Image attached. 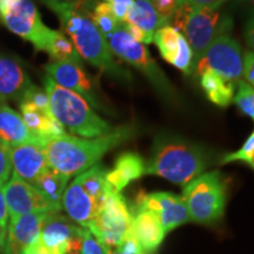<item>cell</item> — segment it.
Returning a JSON list of instances; mask_svg holds the SVG:
<instances>
[{
  "label": "cell",
  "mask_w": 254,
  "mask_h": 254,
  "mask_svg": "<svg viewBox=\"0 0 254 254\" xmlns=\"http://www.w3.org/2000/svg\"><path fill=\"white\" fill-rule=\"evenodd\" d=\"M132 135L133 127L124 125L98 138L82 139L65 133L39 138V141L45 151L49 166L71 178L90 170L107 152L128 140Z\"/></svg>",
  "instance_id": "6da1fadb"
},
{
  "label": "cell",
  "mask_w": 254,
  "mask_h": 254,
  "mask_svg": "<svg viewBox=\"0 0 254 254\" xmlns=\"http://www.w3.org/2000/svg\"><path fill=\"white\" fill-rule=\"evenodd\" d=\"M207 165L208 155L200 146L179 136L163 134L155 139L145 174L186 186L201 176Z\"/></svg>",
  "instance_id": "7a4b0ae2"
},
{
  "label": "cell",
  "mask_w": 254,
  "mask_h": 254,
  "mask_svg": "<svg viewBox=\"0 0 254 254\" xmlns=\"http://www.w3.org/2000/svg\"><path fill=\"white\" fill-rule=\"evenodd\" d=\"M44 90L49 95L51 112L72 134L92 139L107 134L114 128L92 110L81 95L60 86L49 75L44 78Z\"/></svg>",
  "instance_id": "3957f363"
},
{
  "label": "cell",
  "mask_w": 254,
  "mask_h": 254,
  "mask_svg": "<svg viewBox=\"0 0 254 254\" xmlns=\"http://www.w3.org/2000/svg\"><path fill=\"white\" fill-rule=\"evenodd\" d=\"M58 18L64 32L68 34L69 40L81 59L111 77L123 81L131 80L129 73L114 60L105 37L84 11L78 9L68 12Z\"/></svg>",
  "instance_id": "277c9868"
},
{
  "label": "cell",
  "mask_w": 254,
  "mask_h": 254,
  "mask_svg": "<svg viewBox=\"0 0 254 254\" xmlns=\"http://www.w3.org/2000/svg\"><path fill=\"white\" fill-rule=\"evenodd\" d=\"M170 25L185 36L193 51V68L217 38L231 34L233 19L220 8L193 7L182 0Z\"/></svg>",
  "instance_id": "5b68a950"
},
{
  "label": "cell",
  "mask_w": 254,
  "mask_h": 254,
  "mask_svg": "<svg viewBox=\"0 0 254 254\" xmlns=\"http://www.w3.org/2000/svg\"><path fill=\"white\" fill-rule=\"evenodd\" d=\"M190 220L198 224H213L224 215L226 207V186L218 171L202 173L184 189Z\"/></svg>",
  "instance_id": "8992f818"
},
{
  "label": "cell",
  "mask_w": 254,
  "mask_h": 254,
  "mask_svg": "<svg viewBox=\"0 0 254 254\" xmlns=\"http://www.w3.org/2000/svg\"><path fill=\"white\" fill-rule=\"evenodd\" d=\"M106 41L113 56L118 57L124 62L132 65L138 71H140L163 97L167 99H173L174 94H176L174 88L166 75L164 74V72L161 71V68L151 57L150 51L142 44L133 40L123 24H120L106 38Z\"/></svg>",
  "instance_id": "52a82bcc"
},
{
  "label": "cell",
  "mask_w": 254,
  "mask_h": 254,
  "mask_svg": "<svg viewBox=\"0 0 254 254\" xmlns=\"http://www.w3.org/2000/svg\"><path fill=\"white\" fill-rule=\"evenodd\" d=\"M132 213L122 193L109 190L106 199L87 230L109 250L117 249L131 231Z\"/></svg>",
  "instance_id": "ba28073f"
},
{
  "label": "cell",
  "mask_w": 254,
  "mask_h": 254,
  "mask_svg": "<svg viewBox=\"0 0 254 254\" xmlns=\"http://www.w3.org/2000/svg\"><path fill=\"white\" fill-rule=\"evenodd\" d=\"M0 21L12 33L30 41L37 51L50 30L31 0H0Z\"/></svg>",
  "instance_id": "9c48e42d"
},
{
  "label": "cell",
  "mask_w": 254,
  "mask_h": 254,
  "mask_svg": "<svg viewBox=\"0 0 254 254\" xmlns=\"http://www.w3.org/2000/svg\"><path fill=\"white\" fill-rule=\"evenodd\" d=\"M205 71H212L238 84L243 77V53L237 39L231 34L217 38L193 68L198 77Z\"/></svg>",
  "instance_id": "30bf717a"
},
{
  "label": "cell",
  "mask_w": 254,
  "mask_h": 254,
  "mask_svg": "<svg viewBox=\"0 0 254 254\" xmlns=\"http://www.w3.org/2000/svg\"><path fill=\"white\" fill-rule=\"evenodd\" d=\"M82 232L84 227L55 212L47 217L38 240L55 254H80Z\"/></svg>",
  "instance_id": "8fae6325"
},
{
  "label": "cell",
  "mask_w": 254,
  "mask_h": 254,
  "mask_svg": "<svg viewBox=\"0 0 254 254\" xmlns=\"http://www.w3.org/2000/svg\"><path fill=\"white\" fill-rule=\"evenodd\" d=\"M8 215L17 217L28 213H53L56 208L31 184L13 172L11 179L2 187ZM58 213V212H57Z\"/></svg>",
  "instance_id": "7c38bea8"
},
{
  "label": "cell",
  "mask_w": 254,
  "mask_h": 254,
  "mask_svg": "<svg viewBox=\"0 0 254 254\" xmlns=\"http://www.w3.org/2000/svg\"><path fill=\"white\" fill-rule=\"evenodd\" d=\"M135 206H140L153 212L166 232L190 221V215L183 196L174 193L154 192L142 194L136 200Z\"/></svg>",
  "instance_id": "4fadbf2b"
},
{
  "label": "cell",
  "mask_w": 254,
  "mask_h": 254,
  "mask_svg": "<svg viewBox=\"0 0 254 254\" xmlns=\"http://www.w3.org/2000/svg\"><path fill=\"white\" fill-rule=\"evenodd\" d=\"M153 41L164 60L186 75L193 73V51L182 32L172 25H165L155 32Z\"/></svg>",
  "instance_id": "5bb4252c"
},
{
  "label": "cell",
  "mask_w": 254,
  "mask_h": 254,
  "mask_svg": "<svg viewBox=\"0 0 254 254\" xmlns=\"http://www.w3.org/2000/svg\"><path fill=\"white\" fill-rule=\"evenodd\" d=\"M45 71L60 86L81 95L88 104L101 109L93 87L92 79L84 71L82 65L71 62H52L45 66Z\"/></svg>",
  "instance_id": "9a60e30c"
},
{
  "label": "cell",
  "mask_w": 254,
  "mask_h": 254,
  "mask_svg": "<svg viewBox=\"0 0 254 254\" xmlns=\"http://www.w3.org/2000/svg\"><path fill=\"white\" fill-rule=\"evenodd\" d=\"M104 202L92 195L77 177L64 192L62 206L73 221L87 228L100 212Z\"/></svg>",
  "instance_id": "2e32d148"
},
{
  "label": "cell",
  "mask_w": 254,
  "mask_h": 254,
  "mask_svg": "<svg viewBox=\"0 0 254 254\" xmlns=\"http://www.w3.org/2000/svg\"><path fill=\"white\" fill-rule=\"evenodd\" d=\"M49 215L50 213H28L11 217L7 243L5 245L6 252L8 254H23L28 246L39 239Z\"/></svg>",
  "instance_id": "e0dca14e"
},
{
  "label": "cell",
  "mask_w": 254,
  "mask_h": 254,
  "mask_svg": "<svg viewBox=\"0 0 254 254\" xmlns=\"http://www.w3.org/2000/svg\"><path fill=\"white\" fill-rule=\"evenodd\" d=\"M8 147L14 173L28 184L50 167L39 139Z\"/></svg>",
  "instance_id": "ac0fdd59"
},
{
  "label": "cell",
  "mask_w": 254,
  "mask_h": 254,
  "mask_svg": "<svg viewBox=\"0 0 254 254\" xmlns=\"http://www.w3.org/2000/svg\"><path fill=\"white\" fill-rule=\"evenodd\" d=\"M131 232L142 250L153 253L161 245L167 232L161 225L159 218L150 209L140 206H133L131 209Z\"/></svg>",
  "instance_id": "d6986e66"
},
{
  "label": "cell",
  "mask_w": 254,
  "mask_h": 254,
  "mask_svg": "<svg viewBox=\"0 0 254 254\" xmlns=\"http://www.w3.org/2000/svg\"><path fill=\"white\" fill-rule=\"evenodd\" d=\"M146 163L134 152H125L117 158L113 170L106 172V184L111 192L122 193L131 182L145 174Z\"/></svg>",
  "instance_id": "ffe728a7"
},
{
  "label": "cell",
  "mask_w": 254,
  "mask_h": 254,
  "mask_svg": "<svg viewBox=\"0 0 254 254\" xmlns=\"http://www.w3.org/2000/svg\"><path fill=\"white\" fill-rule=\"evenodd\" d=\"M32 85L20 64L0 56V100H21Z\"/></svg>",
  "instance_id": "44dd1931"
},
{
  "label": "cell",
  "mask_w": 254,
  "mask_h": 254,
  "mask_svg": "<svg viewBox=\"0 0 254 254\" xmlns=\"http://www.w3.org/2000/svg\"><path fill=\"white\" fill-rule=\"evenodd\" d=\"M39 136L30 131L21 114L5 104H0V141L7 146L36 141Z\"/></svg>",
  "instance_id": "7402d4cb"
},
{
  "label": "cell",
  "mask_w": 254,
  "mask_h": 254,
  "mask_svg": "<svg viewBox=\"0 0 254 254\" xmlns=\"http://www.w3.org/2000/svg\"><path fill=\"white\" fill-rule=\"evenodd\" d=\"M19 106L26 126L39 138H50L66 133L65 128L55 118L51 111L38 109L34 105L28 103H20Z\"/></svg>",
  "instance_id": "603a6c76"
},
{
  "label": "cell",
  "mask_w": 254,
  "mask_h": 254,
  "mask_svg": "<svg viewBox=\"0 0 254 254\" xmlns=\"http://www.w3.org/2000/svg\"><path fill=\"white\" fill-rule=\"evenodd\" d=\"M68 180V177L49 167L40 176H38L31 185L49 200L57 212H59L63 208L62 200L64 192L67 189Z\"/></svg>",
  "instance_id": "cb8c5ba5"
},
{
  "label": "cell",
  "mask_w": 254,
  "mask_h": 254,
  "mask_svg": "<svg viewBox=\"0 0 254 254\" xmlns=\"http://www.w3.org/2000/svg\"><path fill=\"white\" fill-rule=\"evenodd\" d=\"M124 23L139 27L152 39L159 28L167 25L155 11L151 0H134Z\"/></svg>",
  "instance_id": "d4e9b609"
},
{
  "label": "cell",
  "mask_w": 254,
  "mask_h": 254,
  "mask_svg": "<svg viewBox=\"0 0 254 254\" xmlns=\"http://www.w3.org/2000/svg\"><path fill=\"white\" fill-rule=\"evenodd\" d=\"M199 77L200 85L209 101L220 107H227L233 101L236 82L227 80L212 71L202 72Z\"/></svg>",
  "instance_id": "484cf974"
},
{
  "label": "cell",
  "mask_w": 254,
  "mask_h": 254,
  "mask_svg": "<svg viewBox=\"0 0 254 254\" xmlns=\"http://www.w3.org/2000/svg\"><path fill=\"white\" fill-rule=\"evenodd\" d=\"M40 51L49 53L53 62H71L82 65V59L73 46L72 41L60 31L50 28L41 44Z\"/></svg>",
  "instance_id": "4316f807"
},
{
  "label": "cell",
  "mask_w": 254,
  "mask_h": 254,
  "mask_svg": "<svg viewBox=\"0 0 254 254\" xmlns=\"http://www.w3.org/2000/svg\"><path fill=\"white\" fill-rule=\"evenodd\" d=\"M233 101L241 112L254 122V88L245 80L238 81V92Z\"/></svg>",
  "instance_id": "83f0119b"
},
{
  "label": "cell",
  "mask_w": 254,
  "mask_h": 254,
  "mask_svg": "<svg viewBox=\"0 0 254 254\" xmlns=\"http://www.w3.org/2000/svg\"><path fill=\"white\" fill-rule=\"evenodd\" d=\"M47 7L58 15L85 8L94 0H41Z\"/></svg>",
  "instance_id": "f1b7e54d"
},
{
  "label": "cell",
  "mask_w": 254,
  "mask_h": 254,
  "mask_svg": "<svg viewBox=\"0 0 254 254\" xmlns=\"http://www.w3.org/2000/svg\"><path fill=\"white\" fill-rule=\"evenodd\" d=\"M20 103H28L34 105L38 109L51 111L49 95H47L46 91L44 90V88L38 87L33 84H32L31 86L27 88L26 92H25L21 100L19 101V104Z\"/></svg>",
  "instance_id": "f546056e"
},
{
  "label": "cell",
  "mask_w": 254,
  "mask_h": 254,
  "mask_svg": "<svg viewBox=\"0 0 254 254\" xmlns=\"http://www.w3.org/2000/svg\"><path fill=\"white\" fill-rule=\"evenodd\" d=\"M80 254H109V249L103 245L87 228L84 227Z\"/></svg>",
  "instance_id": "4dcf8cb0"
},
{
  "label": "cell",
  "mask_w": 254,
  "mask_h": 254,
  "mask_svg": "<svg viewBox=\"0 0 254 254\" xmlns=\"http://www.w3.org/2000/svg\"><path fill=\"white\" fill-rule=\"evenodd\" d=\"M109 254H152L142 250L132 232L129 231L117 249L109 250Z\"/></svg>",
  "instance_id": "1f68e13d"
},
{
  "label": "cell",
  "mask_w": 254,
  "mask_h": 254,
  "mask_svg": "<svg viewBox=\"0 0 254 254\" xmlns=\"http://www.w3.org/2000/svg\"><path fill=\"white\" fill-rule=\"evenodd\" d=\"M151 2L160 18L165 21V24L168 25L172 20L182 0H151Z\"/></svg>",
  "instance_id": "d6a6232c"
},
{
  "label": "cell",
  "mask_w": 254,
  "mask_h": 254,
  "mask_svg": "<svg viewBox=\"0 0 254 254\" xmlns=\"http://www.w3.org/2000/svg\"><path fill=\"white\" fill-rule=\"evenodd\" d=\"M12 168L13 167H12L9 147L0 141V189H2L9 180Z\"/></svg>",
  "instance_id": "836d02e7"
},
{
  "label": "cell",
  "mask_w": 254,
  "mask_h": 254,
  "mask_svg": "<svg viewBox=\"0 0 254 254\" xmlns=\"http://www.w3.org/2000/svg\"><path fill=\"white\" fill-rule=\"evenodd\" d=\"M254 148V131L252 132L247 140L245 141V144L241 146L240 150H238L236 152H232V153H227L222 157L221 164H228V163H233V161H243L245 160V158L250 154V152Z\"/></svg>",
  "instance_id": "e575fe53"
},
{
  "label": "cell",
  "mask_w": 254,
  "mask_h": 254,
  "mask_svg": "<svg viewBox=\"0 0 254 254\" xmlns=\"http://www.w3.org/2000/svg\"><path fill=\"white\" fill-rule=\"evenodd\" d=\"M101 1H105L110 6L111 11H112L117 20L123 24L134 0H101Z\"/></svg>",
  "instance_id": "d590c367"
},
{
  "label": "cell",
  "mask_w": 254,
  "mask_h": 254,
  "mask_svg": "<svg viewBox=\"0 0 254 254\" xmlns=\"http://www.w3.org/2000/svg\"><path fill=\"white\" fill-rule=\"evenodd\" d=\"M243 75L247 84L254 88V52H246L243 57Z\"/></svg>",
  "instance_id": "8d00e7d4"
},
{
  "label": "cell",
  "mask_w": 254,
  "mask_h": 254,
  "mask_svg": "<svg viewBox=\"0 0 254 254\" xmlns=\"http://www.w3.org/2000/svg\"><path fill=\"white\" fill-rule=\"evenodd\" d=\"M187 4L193 7H205V8H220L230 0H184Z\"/></svg>",
  "instance_id": "74e56055"
},
{
  "label": "cell",
  "mask_w": 254,
  "mask_h": 254,
  "mask_svg": "<svg viewBox=\"0 0 254 254\" xmlns=\"http://www.w3.org/2000/svg\"><path fill=\"white\" fill-rule=\"evenodd\" d=\"M244 38H245L246 44L254 51V13H252L244 30Z\"/></svg>",
  "instance_id": "f35d334b"
},
{
  "label": "cell",
  "mask_w": 254,
  "mask_h": 254,
  "mask_svg": "<svg viewBox=\"0 0 254 254\" xmlns=\"http://www.w3.org/2000/svg\"><path fill=\"white\" fill-rule=\"evenodd\" d=\"M7 220H8L7 205H6V200L4 196V192H2V189H0V227L5 231H6V227H7Z\"/></svg>",
  "instance_id": "ab89813d"
},
{
  "label": "cell",
  "mask_w": 254,
  "mask_h": 254,
  "mask_svg": "<svg viewBox=\"0 0 254 254\" xmlns=\"http://www.w3.org/2000/svg\"><path fill=\"white\" fill-rule=\"evenodd\" d=\"M23 254H55L52 251L46 249L45 246H43L39 243V240H37L36 243L32 244L31 246H28L26 250L24 251Z\"/></svg>",
  "instance_id": "60d3db41"
},
{
  "label": "cell",
  "mask_w": 254,
  "mask_h": 254,
  "mask_svg": "<svg viewBox=\"0 0 254 254\" xmlns=\"http://www.w3.org/2000/svg\"><path fill=\"white\" fill-rule=\"evenodd\" d=\"M244 163H246L251 168H253V170H254V148L250 152V154L245 158Z\"/></svg>",
  "instance_id": "b9f144b4"
},
{
  "label": "cell",
  "mask_w": 254,
  "mask_h": 254,
  "mask_svg": "<svg viewBox=\"0 0 254 254\" xmlns=\"http://www.w3.org/2000/svg\"><path fill=\"white\" fill-rule=\"evenodd\" d=\"M5 239H6V231L2 230V228L0 227V249L5 247V245H6Z\"/></svg>",
  "instance_id": "7bdbcfd3"
},
{
  "label": "cell",
  "mask_w": 254,
  "mask_h": 254,
  "mask_svg": "<svg viewBox=\"0 0 254 254\" xmlns=\"http://www.w3.org/2000/svg\"><path fill=\"white\" fill-rule=\"evenodd\" d=\"M240 4L247 6V7L252 8L253 9V13H254V0H238Z\"/></svg>",
  "instance_id": "ee69618b"
}]
</instances>
